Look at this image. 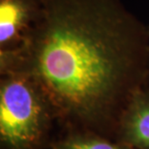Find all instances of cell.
<instances>
[{
    "label": "cell",
    "instance_id": "6",
    "mask_svg": "<svg viewBox=\"0 0 149 149\" xmlns=\"http://www.w3.org/2000/svg\"><path fill=\"white\" fill-rule=\"evenodd\" d=\"M148 34H149V30H148Z\"/></svg>",
    "mask_w": 149,
    "mask_h": 149
},
{
    "label": "cell",
    "instance_id": "3",
    "mask_svg": "<svg viewBox=\"0 0 149 149\" xmlns=\"http://www.w3.org/2000/svg\"><path fill=\"white\" fill-rule=\"evenodd\" d=\"M39 0H0V47L2 60L19 52L36 24Z\"/></svg>",
    "mask_w": 149,
    "mask_h": 149
},
{
    "label": "cell",
    "instance_id": "4",
    "mask_svg": "<svg viewBox=\"0 0 149 149\" xmlns=\"http://www.w3.org/2000/svg\"><path fill=\"white\" fill-rule=\"evenodd\" d=\"M129 132L136 143L149 149V101L141 102L133 112Z\"/></svg>",
    "mask_w": 149,
    "mask_h": 149
},
{
    "label": "cell",
    "instance_id": "5",
    "mask_svg": "<svg viewBox=\"0 0 149 149\" xmlns=\"http://www.w3.org/2000/svg\"><path fill=\"white\" fill-rule=\"evenodd\" d=\"M63 149H119L114 145L100 141H74L67 143Z\"/></svg>",
    "mask_w": 149,
    "mask_h": 149
},
{
    "label": "cell",
    "instance_id": "1",
    "mask_svg": "<svg viewBox=\"0 0 149 149\" xmlns=\"http://www.w3.org/2000/svg\"><path fill=\"white\" fill-rule=\"evenodd\" d=\"M39 1L27 44L4 60L29 55L31 77L67 107L88 109L108 99L122 79L130 50L148 31L119 0Z\"/></svg>",
    "mask_w": 149,
    "mask_h": 149
},
{
    "label": "cell",
    "instance_id": "2",
    "mask_svg": "<svg viewBox=\"0 0 149 149\" xmlns=\"http://www.w3.org/2000/svg\"><path fill=\"white\" fill-rule=\"evenodd\" d=\"M31 76L8 77L0 90V134L13 146H24L36 139L40 128L42 103Z\"/></svg>",
    "mask_w": 149,
    "mask_h": 149
}]
</instances>
